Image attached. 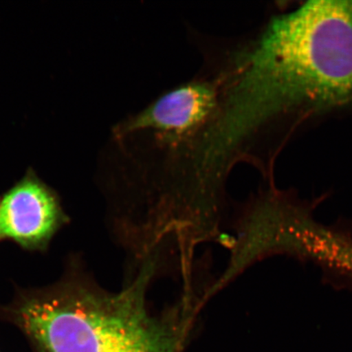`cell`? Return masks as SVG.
I'll list each match as a JSON object with an SVG mask.
<instances>
[{"mask_svg":"<svg viewBox=\"0 0 352 352\" xmlns=\"http://www.w3.org/2000/svg\"><path fill=\"white\" fill-rule=\"evenodd\" d=\"M244 65L249 126L352 108V1H310L280 13Z\"/></svg>","mask_w":352,"mask_h":352,"instance_id":"obj_1","label":"cell"},{"mask_svg":"<svg viewBox=\"0 0 352 352\" xmlns=\"http://www.w3.org/2000/svg\"><path fill=\"white\" fill-rule=\"evenodd\" d=\"M158 263H140L121 292L72 285L26 298L17 306L21 327L45 352H178L198 308L182 298L161 314L147 296Z\"/></svg>","mask_w":352,"mask_h":352,"instance_id":"obj_2","label":"cell"},{"mask_svg":"<svg viewBox=\"0 0 352 352\" xmlns=\"http://www.w3.org/2000/svg\"><path fill=\"white\" fill-rule=\"evenodd\" d=\"M60 217L50 189L29 176L0 202V237H8L25 248H38L50 239Z\"/></svg>","mask_w":352,"mask_h":352,"instance_id":"obj_3","label":"cell"},{"mask_svg":"<svg viewBox=\"0 0 352 352\" xmlns=\"http://www.w3.org/2000/svg\"><path fill=\"white\" fill-rule=\"evenodd\" d=\"M212 104L208 87L188 82L160 96L138 118V124L151 127L164 138H183L209 116Z\"/></svg>","mask_w":352,"mask_h":352,"instance_id":"obj_4","label":"cell"}]
</instances>
